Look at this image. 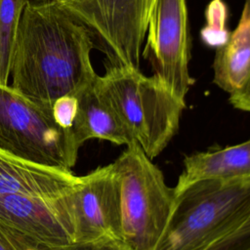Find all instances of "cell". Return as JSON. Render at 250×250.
I'll list each match as a JSON object with an SVG mask.
<instances>
[{
	"mask_svg": "<svg viewBox=\"0 0 250 250\" xmlns=\"http://www.w3.org/2000/svg\"><path fill=\"white\" fill-rule=\"evenodd\" d=\"M29 0H0V83L8 84L14 45L22 13Z\"/></svg>",
	"mask_w": 250,
	"mask_h": 250,
	"instance_id": "cell-14",
	"label": "cell"
},
{
	"mask_svg": "<svg viewBox=\"0 0 250 250\" xmlns=\"http://www.w3.org/2000/svg\"><path fill=\"white\" fill-rule=\"evenodd\" d=\"M80 181L69 170L32 162L0 148V193L54 198L66 194Z\"/></svg>",
	"mask_w": 250,
	"mask_h": 250,
	"instance_id": "cell-10",
	"label": "cell"
},
{
	"mask_svg": "<svg viewBox=\"0 0 250 250\" xmlns=\"http://www.w3.org/2000/svg\"><path fill=\"white\" fill-rule=\"evenodd\" d=\"M112 162L118 184L121 241L153 250L170 221L176 195L162 171L133 141Z\"/></svg>",
	"mask_w": 250,
	"mask_h": 250,
	"instance_id": "cell-3",
	"label": "cell"
},
{
	"mask_svg": "<svg viewBox=\"0 0 250 250\" xmlns=\"http://www.w3.org/2000/svg\"><path fill=\"white\" fill-rule=\"evenodd\" d=\"M250 214V175L197 182L176 196L153 250H193Z\"/></svg>",
	"mask_w": 250,
	"mask_h": 250,
	"instance_id": "cell-4",
	"label": "cell"
},
{
	"mask_svg": "<svg viewBox=\"0 0 250 250\" xmlns=\"http://www.w3.org/2000/svg\"><path fill=\"white\" fill-rule=\"evenodd\" d=\"M99 250H133L122 241H112L100 245Z\"/></svg>",
	"mask_w": 250,
	"mask_h": 250,
	"instance_id": "cell-20",
	"label": "cell"
},
{
	"mask_svg": "<svg viewBox=\"0 0 250 250\" xmlns=\"http://www.w3.org/2000/svg\"><path fill=\"white\" fill-rule=\"evenodd\" d=\"M100 42L109 64L140 67L155 0H54Z\"/></svg>",
	"mask_w": 250,
	"mask_h": 250,
	"instance_id": "cell-6",
	"label": "cell"
},
{
	"mask_svg": "<svg viewBox=\"0 0 250 250\" xmlns=\"http://www.w3.org/2000/svg\"><path fill=\"white\" fill-rule=\"evenodd\" d=\"M75 243L121 241L118 184L112 163L80 176L71 192Z\"/></svg>",
	"mask_w": 250,
	"mask_h": 250,
	"instance_id": "cell-8",
	"label": "cell"
},
{
	"mask_svg": "<svg viewBox=\"0 0 250 250\" xmlns=\"http://www.w3.org/2000/svg\"><path fill=\"white\" fill-rule=\"evenodd\" d=\"M206 24L201 29L202 41L212 48H219L229 39L230 33L226 27L228 7L223 0H211L205 12Z\"/></svg>",
	"mask_w": 250,
	"mask_h": 250,
	"instance_id": "cell-15",
	"label": "cell"
},
{
	"mask_svg": "<svg viewBox=\"0 0 250 250\" xmlns=\"http://www.w3.org/2000/svg\"><path fill=\"white\" fill-rule=\"evenodd\" d=\"M229 101L234 108L250 112V75L239 90L229 95Z\"/></svg>",
	"mask_w": 250,
	"mask_h": 250,
	"instance_id": "cell-18",
	"label": "cell"
},
{
	"mask_svg": "<svg viewBox=\"0 0 250 250\" xmlns=\"http://www.w3.org/2000/svg\"><path fill=\"white\" fill-rule=\"evenodd\" d=\"M79 147L72 129L60 126L51 108L0 83V148L32 162L71 171Z\"/></svg>",
	"mask_w": 250,
	"mask_h": 250,
	"instance_id": "cell-5",
	"label": "cell"
},
{
	"mask_svg": "<svg viewBox=\"0 0 250 250\" xmlns=\"http://www.w3.org/2000/svg\"><path fill=\"white\" fill-rule=\"evenodd\" d=\"M40 245L0 221V250H36Z\"/></svg>",
	"mask_w": 250,
	"mask_h": 250,
	"instance_id": "cell-16",
	"label": "cell"
},
{
	"mask_svg": "<svg viewBox=\"0 0 250 250\" xmlns=\"http://www.w3.org/2000/svg\"><path fill=\"white\" fill-rule=\"evenodd\" d=\"M90 30L54 0H29L18 28L12 87L52 109L64 96H79L98 74Z\"/></svg>",
	"mask_w": 250,
	"mask_h": 250,
	"instance_id": "cell-1",
	"label": "cell"
},
{
	"mask_svg": "<svg viewBox=\"0 0 250 250\" xmlns=\"http://www.w3.org/2000/svg\"><path fill=\"white\" fill-rule=\"evenodd\" d=\"M100 245L101 244H78V243L68 245V246L40 245L36 248V250H99Z\"/></svg>",
	"mask_w": 250,
	"mask_h": 250,
	"instance_id": "cell-19",
	"label": "cell"
},
{
	"mask_svg": "<svg viewBox=\"0 0 250 250\" xmlns=\"http://www.w3.org/2000/svg\"><path fill=\"white\" fill-rule=\"evenodd\" d=\"M94 83L77 96L78 108L72 126L76 143L81 146L88 140L99 139L117 146L129 145L134 141L132 136Z\"/></svg>",
	"mask_w": 250,
	"mask_h": 250,
	"instance_id": "cell-12",
	"label": "cell"
},
{
	"mask_svg": "<svg viewBox=\"0 0 250 250\" xmlns=\"http://www.w3.org/2000/svg\"><path fill=\"white\" fill-rule=\"evenodd\" d=\"M250 175V139L224 148L196 152L184 159L175 195L191 185L205 180H220Z\"/></svg>",
	"mask_w": 250,
	"mask_h": 250,
	"instance_id": "cell-11",
	"label": "cell"
},
{
	"mask_svg": "<svg viewBox=\"0 0 250 250\" xmlns=\"http://www.w3.org/2000/svg\"><path fill=\"white\" fill-rule=\"evenodd\" d=\"M72 189L54 198L0 193V221L43 245L75 244Z\"/></svg>",
	"mask_w": 250,
	"mask_h": 250,
	"instance_id": "cell-9",
	"label": "cell"
},
{
	"mask_svg": "<svg viewBox=\"0 0 250 250\" xmlns=\"http://www.w3.org/2000/svg\"><path fill=\"white\" fill-rule=\"evenodd\" d=\"M143 51L153 75L180 98L193 83L188 71L190 37L187 0H155Z\"/></svg>",
	"mask_w": 250,
	"mask_h": 250,
	"instance_id": "cell-7",
	"label": "cell"
},
{
	"mask_svg": "<svg viewBox=\"0 0 250 250\" xmlns=\"http://www.w3.org/2000/svg\"><path fill=\"white\" fill-rule=\"evenodd\" d=\"M94 85L150 159L178 132L186 100L158 77L146 76L139 68L109 64Z\"/></svg>",
	"mask_w": 250,
	"mask_h": 250,
	"instance_id": "cell-2",
	"label": "cell"
},
{
	"mask_svg": "<svg viewBox=\"0 0 250 250\" xmlns=\"http://www.w3.org/2000/svg\"><path fill=\"white\" fill-rule=\"evenodd\" d=\"M213 82L229 95L239 90L250 75V0H245L240 19L227 42L216 49Z\"/></svg>",
	"mask_w": 250,
	"mask_h": 250,
	"instance_id": "cell-13",
	"label": "cell"
},
{
	"mask_svg": "<svg viewBox=\"0 0 250 250\" xmlns=\"http://www.w3.org/2000/svg\"><path fill=\"white\" fill-rule=\"evenodd\" d=\"M78 100L75 96H64L58 99L53 106L52 113L56 122L67 129H72L73 122L77 113Z\"/></svg>",
	"mask_w": 250,
	"mask_h": 250,
	"instance_id": "cell-17",
	"label": "cell"
}]
</instances>
